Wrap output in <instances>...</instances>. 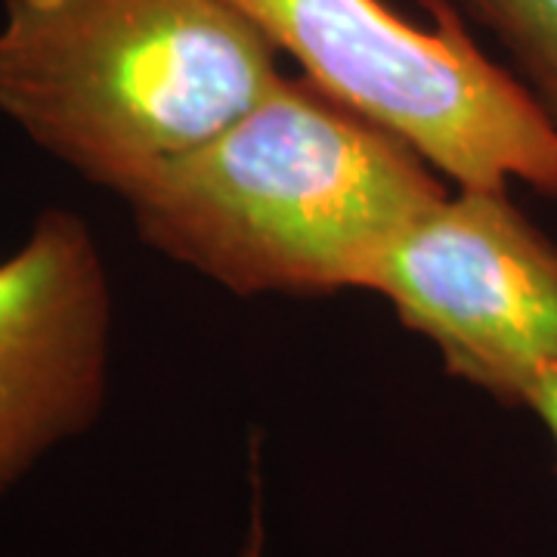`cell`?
Instances as JSON below:
<instances>
[{"instance_id":"cell-1","label":"cell","mask_w":557,"mask_h":557,"mask_svg":"<svg viewBox=\"0 0 557 557\" xmlns=\"http://www.w3.org/2000/svg\"><path fill=\"white\" fill-rule=\"evenodd\" d=\"M443 196L412 146L282 75L124 205L146 248L255 298L366 292L399 230Z\"/></svg>"},{"instance_id":"cell-2","label":"cell","mask_w":557,"mask_h":557,"mask_svg":"<svg viewBox=\"0 0 557 557\" xmlns=\"http://www.w3.org/2000/svg\"><path fill=\"white\" fill-rule=\"evenodd\" d=\"M230 0H7L0 115L121 201L285 75Z\"/></svg>"},{"instance_id":"cell-3","label":"cell","mask_w":557,"mask_h":557,"mask_svg":"<svg viewBox=\"0 0 557 557\" xmlns=\"http://www.w3.org/2000/svg\"><path fill=\"white\" fill-rule=\"evenodd\" d=\"M300 75L412 146L456 186L523 183L557 199V131L533 94L490 60L453 0L431 25L384 0H230Z\"/></svg>"},{"instance_id":"cell-4","label":"cell","mask_w":557,"mask_h":557,"mask_svg":"<svg viewBox=\"0 0 557 557\" xmlns=\"http://www.w3.org/2000/svg\"><path fill=\"white\" fill-rule=\"evenodd\" d=\"M372 295L424 338L453 379L523 409L557 372V242L508 189L456 186L381 255Z\"/></svg>"},{"instance_id":"cell-5","label":"cell","mask_w":557,"mask_h":557,"mask_svg":"<svg viewBox=\"0 0 557 557\" xmlns=\"http://www.w3.org/2000/svg\"><path fill=\"white\" fill-rule=\"evenodd\" d=\"M112 282L90 223L44 208L0 260V498L97 424L109 397Z\"/></svg>"},{"instance_id":"cell-6","label":"cell","mask_w":557,"mask_h":557,"mask_svg":"<svg viewBox=\"0 0 557 557\" xmlns=\"http://www.w3.org/2000/svg\"><path fill=\"white\" fill-rule=\"evenodd\" d=\"M498 40L508 69L557 131V0H453Z\"/></svg>"},{"instance_id":"cell-7","label":"cell","mask_w":557,"mask_h":557,"mask_svg":"<svg viewBox=\"0 0 557 557\" xmlns=\"http://www.w3.org/2000/svg\"><path fill=\"white\" fill-rule=\"evenodd\" d=\"M523 409H527L530 416L539 418V424H542L545 437L552 440V449H555V468H557V372H552V375H545V379L539 381Z\"/></svg>"},{"instance_id":"cell-8","label":"cell","mask_w":557,"mask_h":557,"mask_svg":"<svg viewBox=\"0 0 557 557\" xmlns=\"http://www.w3.org/2000/svg\"><path fill=\"white\" fill-rule=\"evenodd\" d=\"M239 557H263V511H260V486L255 480V505H251V520L242 539Z\"/></svg>"}]
</instances>
